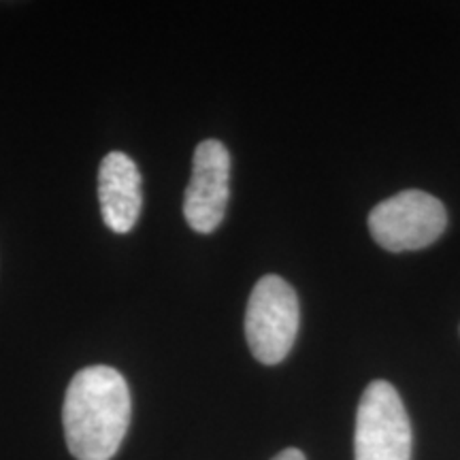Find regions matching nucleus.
<instances>
[{
    "instance_id": "nucleus-4",
    "label": "nucleus",
    "mask_w": 460,
    "mask_h": 460,
    "mask_svg": "<svg viewBox=\"0 0 460 460\" xmlns=\"http://www.w3.org/2000/svg\"><path fill=\"white\" fill-rule=\"evenodd\" d=\"M446 207L433 194L405 190L373 207L369 233L388 252L422 250L444 234Z\"/></svg>"
},
{
    "instance_id": "nucleus-7",
    "label": "nucleus",
    "mask_w": 460,
    "mask_h": 460,
    "mask_svg": "<svg viewBox=\"0 0 460 460\" xmlns=\"http://www.w3.org/2000/svg\"><path fill=\"white\" fill-rule=\"evenodd\" d=\"M273 460H305V456L301 450H296V447H288V450L279 452Z\"/></svg>"
},
{
    "instance_id": "nucleus-3",
    "label": "nucleus",
    "mask_w": 460,
    "mask_h": 460,
    "mask_svg": "<svg viewBox=\"0 0 460 460\" xmlns=\"http://www.w3.org/2000/svg\"><path fill=\"white\" fill-rule=\"evenodd\" d=\"M354 460H411V424L393 384L377 379L356 411Z\"/></svg>"
},
{
    "instance_id": "nucleus-5",
    "label": "nucleus",
    "mask_w": 460,
    "mask_h": 460,
    "mask_svg": "<svg viewBox=\"0 0 460 460\" xmlns=\"http://www.w3.org/2000/svg\"><path fill=\"white\" fill-rule=\"evenodd\" d=\"M230 197V154L224 143H199L192 158V177L183 199V216L197 233H214L224 220Z\"/></svg>"
},
{
    "instance_id": "nucleus-1",
    "label": "nucleus",
    "mask_w": 460,
    "mask_h": 460,
    "mask_svg": "<svg viewBox=\"0 0 460 460\" xmlns=\"http://www.w3.org/2000/svg\"><path fill=\"white\" fill-rule=\"evenodd\" d=\"M132 401L124 376L96 365L73 377L62 407L66 446L77 460H111L130 427Z\"/></svg>"
},
{
    "instance_id": "nucleus-6",
    "label": "nucleus",
    "mask_w": 460,
    "mask_h": 460,
    "mask_svg": "<svg viewBox=\"0 0 460 460\" xmlns=\"http://www.w3.org/2000/svg\"><path fill=\"white\" fill-rule=\"evenodd\" d=\"M99 200L102 220L113 233H128L135 228L143 205L141 172L124 152H111L102 158Z\"/></svg>"
},
{
    "instance_id": "nucleus-2",
    "label": "nucleus",
    "mask_w": 460,
    "mask_h": 460,
    "mask_svg": "<svg viewBox=\"0 0 460 460\" xmlns=\"http://www.w3.org/2000/svg\"><path fill=\"white\" fill-rule=\"evenodd\" d=\"M301 307L295 288L279 275H264L252 290L245 312L250 352L262 365H279L295 345Z\"/></svg>"
}]
</instances>
